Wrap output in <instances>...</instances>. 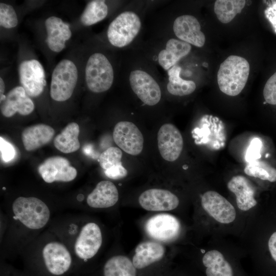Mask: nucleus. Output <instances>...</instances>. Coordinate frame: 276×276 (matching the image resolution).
I'll list each match as a JSON object with an SVG mask.
<instances>
[{
	"mask_svg": "<svg viewBox=\"0 0 276 276\" xmlns=\"http://www.w3.org/2000/svg\"><path fill=\"white\" fill-rule=\"evenodd\" d=\"M250 71L249 64L244 58L228 56L220 65L217 82L220 90L229 96L239 95L245 87Z\"/></svg>",
	"mask_w": 276,
	"mask_h": 276,
	"instance_id": "nucleus-1",
	"label": "nucleus"
},
{
	"mask_svg": "<svg viewBox=\"0 0 276 276\" xmlns=\"http://www.w3.org/2000/svg\"><path fill=\"white\" fill-rule=\"evenodd\" d=\"M12 211L15 219L32 229L43 227L50 217V211L41 199L34 197H19L13 202Z\"/></svg>",
	"mask_w": 276,
	"mask_h": 276,
	"instance_id": "nucleus-2",
	"label": "nucleus"
},
{
	"mask_svg": "<svg viewBox=\"0 0 276 276\" xmlns=\"http://www.w3.org/2000/svg\"><path fill=\"white\" fill-rule=\"evenodd\" d=\"M142 22L137 13L125 11L118 15L109 24L107 36L113 46L123 48L130 44L139 34Z\"/></svg>",
	"mask_w": 276,
	"mask_h": 276,
	"instance_id": "nucleus-3",
	"label": "nucleus"
},
{
	"mask_svg": "<svg viewBox=\"0 0 276 276\" xmlns=\"http://www.w3.org/2000/svg\"><path fill=\"white\" fill-rule=\"evenodd\" d=\"M85 75L87 86L93 93L107 91L113 82L112 66L106 56L101 53H94L89 57Z\"/></svg>",
	"mask_w": 276,
	"mask_h": 276,
	"instance_id": "nucleus-4",
	"label": "nucleus"
},
{
	"mask_svg": "<svg viewBox=\"0 0 276 276\" xmlns=\"http://www.w3.org/2000/svg\"><path fill=\"white\" fill-rule=\"evenodd\" d=\"M78 80V70L68 59L60 61L54 68L50 85V96L56 101L68 100L72 95Z\"/></svg>",
	"mask_w": 276,
	"mask_h": 276,
	"instance_id": "nucleus-5",
	"label": "nucleus"
},
{
	"mask_svg": "<svg viewBox=\"0 0 276 276\" xmlns=\"http://www.w3.org/2000/svg\"><path fill=\"white\" fill-rule=\"evenodd\" d=\"M129 81L133 93L146 105L153 106L160 100V87L155 79L146 71L140 69L132 71Z\"/></svg>",
	"mask_w": 276,
	"mask_h": 276,
	"instance_id": "nucleus-6",
	"label": "nucleus"
},
{
	"mask_svg": "<svg viewBox=\"0 0 276 276\" xmlns=\"http://www.w3.org/2000/svg\"><path fill=\"white\" fill-rule=\"evenodd\" d=\"M19 81L28 96L36 97L42 94L46 85L44 69L37 60L22 61L18 68Z\"/></svg>",
	"mask_w": 276,
	"mask_h": 276,
	"instance_id": "nucleus-7",
	"label": "nucleus"
},
{
	"mask_svg": "<svg viewBox=\"0 0 276 276\" xmlns=\"http://www.w3.org/2000/svg\"><path fill=\"white\" fill-rule=\"evenodd\" d=\"M113 139L120 149L128 154L137 155L142 151L144 137L137 127L129 121H121L114 126Z\"/></svg>",
	"mask_w": 276,
	"mask_h": 276,
	"instance_id": "nucleus-8",
	"label": "nucleus"
},
{
	"mask_svg": "<svg viewBox=\"0 0 276 276\" xmlns=\"http://www.w3.org/2000/svg\"><path fill=\"white\" fill-rule=\"evenodd\" d=\"M38 171L47 183L54 181L68 182L77 176V170L65 158L59 156L49 157L38 168Z\"/></svg>",
	"mask_w": 276,
	"mask_h": 276,
	"instance_id": "nucleus-9",
	"label": "nucleus"
},
{
	"mask_svg": "<svg viewBox=\"0 0 276 276\" xmlns=\"http://www.w3.org/2000/svg\"><path fill=\"white\" fill-rule=\"evenodd\" d=\"M157 145L162 157L169 162L176 160L183 149L182 136L173 124L163 125L157 133Z\"/></svg>",
	"mask_w": 276,
	"mask_h": 276,
	"instance_id": "nucleus-10",
	"label": "nucleus"
},
{
	"mask_svg": "<svg viewBox=\"0 0 276 276\" xmlns=\"http://www.w3.org/2000/svg\"><path fill=\"white\" fill-rule=\"evenodd\" d=\"M102 243V236L99 225L89 222L84 225L76 240L74 250L77 256L82 260L94 257Z\"/></svg>",
	"mask_w": 276,
	"mask_h": 276,
	"instance_id": "nucleus-11",
	"label": "nucleus"
},
{
	"mask_svg": "<svg viewBox=\"0 0 276 276\" xmlns=\"http://www.w3.org/2000/svg\"><path fill=\"white\" fill-rule=\"evenodd\" d=\"M201 203L204 210L220 223L228 224L236 218V212L233 205L215 191L204 193L201 197Z\"/></svg>",
	"mask_w": 276,
	"mask_h": 276,
	"instance_id": "nucleus-12",
	"label": "nucleus"
},
{
	"mask_svg": "<svg viewBox=\"0 0 276 276\" xmlns=\"http://www.w3.org/2000/svg\"><path fill=\"white\" fill-rule=\"evenodd\" d=\"M145 229L150 237L160 241H169L178 236L180 224L172 215L159 214L148 220Z\"/></svg>",
	"mask_w": 276,
	"mask_h": 276,
	"instance_id": "nucleus-13",
	"label": "nucleus"
},
{
	"mask_svg": "<svg viewBox=\"0 0 276 276\" xmlns=\"http://www.w3.org/2000/svg\"><path fill=\"white\" fill-rule=\"evenodd\" d=\"M42 257L48 270L55 275L65 273L72 264L70 252L64 244L59 242L48 243L43 248Z\"/></svg>",
	"mask_w": 276,
	"mask_h": 276,
	"instance_id": "nucleus-14",
	"label": "nucleus"
},
{
	"mask_svg": "<svg viewBox=\"0 0 276 276\" xmlns=\"http://www.w3.org/2000/svg\"><path fill=\"white\" fill-rule=\"evenodd\" d=\"M173 30L178 39L201 48L204 44L205 37L201 30L198 19L193 15L185 14L177 17L174 21Z\"/></svg>",
	"mask_w": 276,
	"mask_h": 276,
	"instance_id": "nucleus-15",
	"label": "nucleus"
},
{
	"mask_svg": "<svg viewBox=\"0 0 276 276\" xmlns=\"http://www.w3.org/2000/svg\"><path fill=\"white\" fill-rule=\"evenodd\" d=\"M140 205L149 211H169L179 204L178 197L167 190L150 189L143 192L139 197Z\"/></svg>",
	"mask_w": 276,
	"mask_h": 276,
	"instance_id": "nucleus-16",
	"label": "nucleus"
},
{
	"mask_svg": "<svg viewBox=\"0 0 276 276\" xmlns=\"http://www.w3.org/2000/svg\"><path fill=\"white\" fill-rule=\"evenodd\" d=\"M34 104L21 86H16L6 95L1 102V110L6 117H11L16 112L24 116L30 114L34 109Z\"/></svg>",
	"mask_w": 276,
	"mask_h": 276,
	"instance_id": "nucleus-17",
	"label": "nucleus"
},
{
	"mask_svg": "<svg viewBox=\"0 0 276 276\" xmlns=\"http://www.w3.org/2000/svg\"><path fill=\"white\" fill-rule=\"evenodd\" d=\"M45 26L48 47L55 52H61L65 47V42L72 36L69 25L59 17L51 16L45 20Z\"/></svg>",
	"mask_w": 276,
	"mask_h": 276,
	"instance_id": "nucleus-18",
	"label": "nucleus"
},
{
	"mask_svg": "<svg viewBox=\"0 0 276 276\" xmlns=\"http://www.w3.org/2000/svg\"><path fill=\"white\" fill-rule=\"evenodd\" d=\"M227 188L236 196L238 208L246 211L257 203L255 199V190L250 182L242 175L233 176L227 183Z\"/></svg>",
	"mask_w": 276,
	"mask_h": 276,
	"instance_id": "nucleus-19",
	"label": "nucleus"
},
{
	"mask_svg": "<svg viewBox=\"0 0 276 276\" xmlns=\"http://www.w3.org/2000/svg\"><path fill=\"white\" fill-rule=\"evenodd\" d=\"M119 193L116 186L111 181H100L86 199L87 204L93 208L112 206L118 201Z\"/></svg>",
	"mask_w": 276,
	"mask_h": 276,
	"instance_id": "nucleus-20",
	"label": "nucleus"
},
{
	"mask_svg": "<svg viewBox=\"0 0 276 276\" xmlns=\"http://www.w3.org/2000/svg\"><path fill=\"white\" fill-rule=\"evenodd\" d=\"M191 44L178 39L170 38L166 42L165 48L160 51L157 61L160 66L166 71L169 70L178 61L191 52Z\"/></svg>",
	"mask_w": 276,
	"mask_h": 276,
	"instance_id": "nucleus-21",
	"label": "nucleus"
},
{
	"mask_svg": "<svg viewBox=\"0 0 276 276\" xmlns=\"http://www.w3.org/2000/svg\"><path fill=\"white\" fill-rule=\"evenodd\" d=\"M54 134V129L52 127L38 124L25 128L21 133V139L25 149L31 151L49 143Z\"/></svg>",
	"mask_w": 276,
	"mask_h": 276,
	"instance_id": "nucleus-22",
	"label": "nucleus"
},
{
	"mask_svg": "<svg viewBox=\"0 0 276 276\" xmlns=\"http://www.w3.org/2000/svg\"><path fill=\"white\" fill-rule=\"evenodd\" d=\"M165 248L160 244L153 241H145L139 244L135 249L132 263L136 269H142L161 260Z\"/></svg>",
	"mask_w": 276,
	"mask_h": 276,
	"instance_id": "nucleus-23",
	"label": "nucleus"
},
{
	"mask_svg": "<svg viewBox=\"0 0 276 276\" xmlns=\"http://www.w3.org/2000/svg\"><path fill=\"white\" fill-rule=\"evenodd\" d=\"M79 126L72 122L66 125L60 133L54 140L55 148L64 153H70L77 151L80 146L78 140Z\"/></svg>",
	"mask_w": 276,
	"mask_h": 276,
	"instance_id": "nucleus-24",
	"label": "nucleus"
},
{
	"mask_svg": "<svg viewBox=\"0 0 276 276\" xmlns=\"http://www.w3.org/2000/svg\"><path fill=\"white\" fill-rule=\"evenodd\" d=\"M202 263L206 268V276H233L231 265L217 250H211L205 253Z\"/></svg>",
	"mask_w": 276,
	"mask_h": 276,
	"instance_id": "nucleus-25",
	"label": "nucleus"
},
{
	"mask_svg": "<svg viewBox=\"0 0 276 276\" xmlns=\"http://www.w3.org/2000/svg\"><path fill=\"white\" fill-rule=\"evenodd\" d=\"M181 70V67L176 64L168 72L169 82L167 88L168 92L174 96L189 95L194 92L196 87L194 81L184 80L180 77Z\"/></svg>",
	"mask_w": 276,
	"mask_h": 276,
	"instance_id": "nucleus-26",
	"label": "nucleus"
},
{
	"mask_svg": "<svg viewBox=\"0 0 276 276\" xmlns=\"http://www.w3.org/2000/svg\"><path fill=\"white\" fill-rule=\"evenodd\" d=\"M104 276H136V268L128 257L123 255L112 257L106 262Z\"/></svg>",
	"mask_w": 276,
	"mask_h": 276,
	"instance_id": "nucleus-27",
	"label": "nucleus"
},
{
	"mask_svg": "<svg viewBox=\"0 0 276 276\" xmlns=\"http://www.w3.org/2000/svg\"><path fill=\"white\" fill-rule=\"evenodd\" d=\"M245 4L244 0H217L215 2L214 10L219 20L227 24L242 11Z\"/></svg>",
	"mask_w": 276,
	"mask_h": 276,
	"instance_id": "nucleus-28",
	"label": "nucleus"
},
{
	"mask_svg": "<svg viewBox=\"0 0 276 276\" xmlns=\"http://www.w3.org/2000/svg\"><path fill=\"white\" fill-rule=\"evenodd\" d=\"M108 12V7L104 1H92L87 4L80 20L85 26H91L104 19Z\"/></svg>",
	"mask_w": 276,
	"mask_h": 276,
	"instance_id": "nucleus-29",
	"label": "nucleus"
},
{
	"mask_svg": "<svg viewBox=\"0 0 276 276\" xmlns=\"http://www.w3.org/2000/svg\"><path fill=\"white\" fill-rule=\"evenodd\" d=\"M244 172L249 176L262 180L276 181V169L262 160H257L248 163L244 168Z\"/></svg>",
	"mask_w": 276,
	"mask_h": 276,
	"instance_id": "nucleus-30",
	"label": "nucleus"
},
{
	"mask_svg": "<svg viewBox=\"0 0 276 276\" xmlns=\"http://www.w3.org/2000/svg\"><path fill=\"white\" fill-rule=\"evenodd\" d=\"M122 152L120 149L110 147L103 152L99 156L101 167L106 170L112 167L122 164Z\"/></svg>",
	"mask_w": 276,
	"mask_h": 276,
	"instance_id": "nucleus-31",
	"label": "nucleus"
},
{
	"mask_svg": "<svg viewBox=\"0 0 276 276\" xmlns=\"http://www.w3.org/2000/svg\"><path fill=\"white\" fill-rule=\"evenodd\" d=\"M18 24L16 13L13 7L8 4L0 3V25L6 29L15 27Z\"/></svg>",
	"mask_w": 276,
	"mask_h": 276,
	"instance_id": "nucleus-32",
	"label": "nucleus"
},
{
	"mask_svg": "<svg viewBox=\"0 0 276 276\" xmlns=\"http://www.w3.org/2000/svg\"><path fill=\"white\" fill-rule=\"evenodd\" d=\"M263 96L266 103L276 105V72L267 81L263 89Z\"/></svg>",
	"mask_w": 276,
	"mask_h": 276,
	"instance_id": "nucleus-33",
	"label": "nucleus"
},
{
	"mask_svg": "<svg viewBox=\"0 0 276 276\" xmlns=\"http://www.w3.org/2000/svg\"><path fill=\"white\" fill-rule=\"evenodd\" d=\"M262 142L258 137L252 139L246 150L245 158L248 163L258 160L261 157Z\"/></svg>",
	"mask_w": 276,
	"mask_h": 276,
	"instance_id": "nucleus-34",
	"label": "nucleus"
},
{
	"mask_svg": "<svg viewBox=\"0 0 276 276\" xmlns=\"http://www.w3.org/2000/svg\"><path fill=\"white\" fill-rule=\"evenodd\" d=\"M0 149L3 162L8 163L14 158L16 150L14 146L2 136L0 137Z\"/></svg>",
	"mask_w": 276,
	"mask_h": 276,
	"instance_id": "nucleus-35",
	"label": "nucleus"
},
{
	"mask_svg": "<svg viewBox=\"0 0 276 276\" xmlns=\"http://www.w3.org/2000/svg\"><path fill=\"white\" fill-rule=\"evenodd\" d=\"M104 173L106 176L113 179H122L127 175V171L122 164L105 170Z\"/></svg>",
	"mask_w": 276,
	"mask_h": 276,
	"instance_id": "nucleus-36",
	"label": "nucleus"
},
{
	"mask_svg": "<svg viewBox=\"0 0 276 276\" xmlns=\"http://www.w3.org/2000/svg\"><path fill=\"white\" fill-rule=\"evenodd\" d=\"M268 245L271 257L276 262V232L270 237Z\"/></svg>",
	"mask_w": 276,
	"mask_h": 276,
	"instance_id": "nucleus-37",
	"label": "nucleus"
},
{
	"mask_svg": "<svg viewBox=\"0 0 276 276\" xmlns=\"http://www.w3.org/2000/svg\"><path fill=\"white\" fill-rule=\"evenodd\" d=\"M5 85L3 79L0 78V101L2 102L6 98V96L4 94L5 92Z\"/></svg>",
	"mask_w": 276,
	"mask_h": 276,
	"instance_id": "nucleus-38",
	"label": "nucleus"
}]
</instances>
